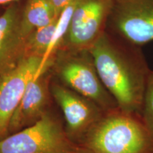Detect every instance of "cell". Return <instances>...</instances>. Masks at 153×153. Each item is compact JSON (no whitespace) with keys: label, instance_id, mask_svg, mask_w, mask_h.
Returning a JSON list of instances; mask_svg holds the SVG:
<instances>
[{"label":"cell","instance_id":"1","mask_svg":"<svg viewBox=\"0 0 153 153\" xmlns=\"http://www.w3.org/2000/svg\"><path fill=\"white\" fill-rule=\"evenodd\" d=\"M114 36L105 31L88 51L103 85L118 108L141 117L151 69L142 47Z\"/></svg>","mask_w":153,"mask_h":153},{"label":"cell","instance_id":"2","mask_svg":"<svg viewBox=\"0 0 153 153\" xmlns=\"http://www.w3.org/2000/svg\"><path fill=\"white\" fill-rule=\"evenodd\" d=\"M86 144L89 153H153V135L142 118L119 108L94 124Z\"/></svg>","mask_w":153,"mask_h":153},{"label":"cell","instance_id":"3","mask_svg":"<svg viewBox=\"0 0 153 153\" xmlns=\"http://www.w3.org/2000/svg\"><path fill=\"white\" fill-rule=\"evenodd\" d=\"M0 153H77L52 117L44 114L33 125L0 140Z\"/></svg>","mask_w":153,"mask_h":153},{"label":"cell","instance_id":"4","mask_svg":"<svg viewBox=\"0 0 153 153\" xmlns=\"http://www.w3.org/2000/svg\"><path fill=\"white\" fill-rule=\"evenodd\" d=\"M107 26L114 36L143 48L153 41V0H113Z\"/></svg>","mask_w":153,"mask_h":153},{"label":"cell","instance_id":"5","mask_svg":"<svg viewBox=\"0 0 153 153\" xmlns=\"http://www.w3.org/2000/svg\"><path fill=\"white\" fill-rule=\"evenodd\" d=\"M58 72L67 85L92 101L104 112L118 108V105L99 77L88 50L79 57H69L59 65Z\"/></svg>","mask_w":153,"mask_h":153},{"label":"cell","instance_id":"6","mask_svg":"<svg viewBox=\"0 0 153 153\" xmlns=\"http://www.w3.org/2000/svg\"><path fill=\"white\" fill-rule=\"evenodd\" d=\"M112 7L113 0H79L66 35L69 44L89 49L106 31Z\"/></svg>","mask_w":153,"mask_h":153},{"label":"cell","instance_id":"7","mask_svg":"<svg viewBox=\"0 0 153 153\" xmlns=\"http://www.w3.org/2000/svg\"><path fill=\"white\" fill-rule=\"evenodd\" d=\"M41 61L42 57L25 55L0 76V137L8 133L11 117L28 82L37 74Z\"/></svg>","mask_w":153,"mask_h":153},{"label":"cell","instance_id":"8","mask_svg":"<svg viewBox=\"0 0 153 153\" xmlns=\"http://www.w3.org/2000/svg\"><path fill=\"white\" fill-rule=\"evenodd\" d=\"M22 12L12 4L0 15V76L25 56L27 37L22 28Z\"/></svg>","mask_w":153,"mask_h":153},{"label":"cell","instance_id":"9","mask_svg":"<svg viewBox=\"0 0 153 153\" xmlns=\"http://www.w3.org/2000/svg\"><path fill=\"white\" fill-rule=\"evenodd\" d=\"M52 94L62 111L70 131H89L105 113L91 101L77 96L62 86H53Z\"/></svg>","mask_w":153,"mask_h":153},{"label":"cell","instance_id":"10","mask_svg":"<svg viewBox=\"0 0 153 153\" xmlns=\"http://www.w3.org/2000/svg\"><path fill=\"white\" fill-rule=\"evenodd\" d=\"M48 79L45 72L28 82L22 100L16 107L9 126L8 133L33 125L44 114L48 99Z\"/></svg>","mask_w":153,"mask_h":153},{"label":"cell","instance_id":"11","mask_svg":"<svg viewBox=\"0 0 153 153\" xmlns=\"http://www.w3.org/2000/svg\"><path fill=\"white\" fill-rule=\"evenodd\" d=\"M49 0H27L22 12V28L25 36L46 26L57 18Z\"/></svg>","mask_w":153,"mask_h":153},{"label":"cell","instance_id":"12","mask_svg":"<svg viewBox=\"0 0 153 153\" xmlns=\"http://www.w3.org/2000/svg\"><path fill=\"white\" fill-rule=\"evenodd\" d=\"M57 19L58 17L51 24L36 29L27 36L25 55H37L43 58L53 40Z\"/></svg>","mask_w":153,"mask_h":153},{"label":"cell","instance_id":"13","mask_svg":"<svg viewBox=\"0 0 153 153\" xmlns=\"http://www.w3.org/2000/svg\"><path fill=\"white\" fill-rule=\"evenodd\" d=\"M142 120L145 126L153 135V70L149 74L146 87H145L144 99H143Z\"/></svg>","mask_w":153,"mask_h":153},{"label":"cell","instance_id":"14","mask_svg":"<svg viewBox=\"0 0 153 153\" xmlns=\"http://www.w3.org/2000/svg\"><path fill=\"white\" fill-rule=\"evenodd\" d=\"M49 1L54 9L55 14L57 16H59L67 6L71 2L72 0H49Z\"/></svg>","mask_w":153,"mask_h":153},{"label":"cell","instance_id":"15","mask_svg":"<svg viewBox=\"0 0 153 153\" xmlns=\"http://www.w3.org/2000/svg\"><path fill=\"white\" fill-rule=\"evenodd\" d=\"M16 1V0H0V5L12 2V1Z\"/></svg>","mask_w":153,"mask_h":153},{"label":"cell","instance_id":"16","mask_svg":"<svg viewBox=\"0 0 153 153\" xmlns=\"http://www.w3.org/2000/svg\"><path fill=\"white\" fill-rule=\"evenodd\" d=\"M87 153H89V152H87Z\"/></svg>","mask_w":153,"mask_h":153}]
</instances>
